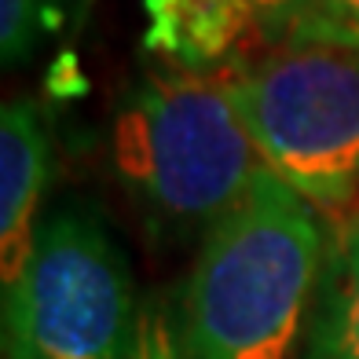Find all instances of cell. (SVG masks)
Wrapping results in <instances>:
<instances>
[{"label": "cell", "mask_w": 359, "mask_h": 359, "mask_svg": "<svg viewBox=\"0 0 359 359\" xmlns=\"http://www.w3.org/2000/svg\"><path fill=\"white\" fill-rule=\"evenodd\" d=\"M316 205L260 169L202 238L184 304V359H290L323 275Z\"/></svg>", "instance_id": "1"}, {"label": "cell", "mask_w": 359, "mask_h": 359, "mask_svg": "<svg viewBox=\"0 0 359 359\" xmlns=\"http://www.w3.org/2000/svg\"><path fill=\"white\" fill-rule=\"evenodd\" d=\"M238 67L147 77L118 110L114 165L161 227L209 231L246 198L260 172L235 100Z\"/></svg>", "instance_id": "2"}, {"label": "cell", "mask_w": 359, "mask_h": 359, "mask_svg": "<svg viewBox=\"0 0 359 359\" xmlns=\"http://www.w3.org/2000/svg\"><path fill=\"white\" fill-rule=\"evenodd\" d=\"M235 100L264 169L316 209L359 194V48L286 41L242 62Z\"/></svg>", "instance_id": "3"}, {"label": "cell", "mask_w": 359, "mask_h": 359, "mask_svg": "<svg viewBox=\"0 0 359 359\" xmlns=\"http://www.w3.org/2000/svg\"><path fill=\"white\" fill-rule=\"evenodd\" d=\"M140 312L118 242L85 205L41 224L19 283L4 290L11 359H128Z\"/></svg>", "instance_id": "4"}, {"label": "cell", "mask_w": 359, "mask_h": 359, "mask_svg": "<svg viewBox=\"0 0 359 359\" xmlns=\"http://www.w3.org/2000/svg\"><path fill=\"white\" fill-rule=\"evenodd\" d=\"M143 48L176 74L235 67L253 44L268 41L250 0H143Z\"/></svg>", "instance_id": "5"}, {"label": "cell", "mask_w": 359, "mask_h": 359, "mask_svg": "<svg viewBox=\"0 0 359 359\" xmlns=\"http://www.w3.org/2000/svg\"><path fill=\"white\" fill-rule=\"evenodd\" d=\"M48 180V128L34 100H15L0 114V271L4 290L19 283L34 253V217Z\"/></svg>", "instance_id": "6"}, {"label": "cell", "mask_w": 359, "mask_h": 359, "mask_svg": "<svg viewBox=\"0 0 359 359\" xmlns=\"http://www.w3.org/2000/svg\"><path fill=\"white\" fill-rule=\"evenodd\" d=\"M308 359H359V213L326 253Z\"/></svg>", "instance_id": "7"}, {"label": "cell", "mask_w": 359, "mask_h": 359, "mask_svg": "<svg viewBox=\"0 0 359 359\" xmlns=\"http://www.w3.org/2000/svg\"><path fill=\"white\" fill-rule=\"evenodd\" d=\"M44 0H0V55L4 62H22L37 44L41 26H55Z\"/></svg>", "instance_id": "8"}, {"label": "cell", "mask_w": 359, "mask_h": 359, "mask_svg": "<svg viewBox=\"0 0 359 359\" xmlns=\"http://www.w3.org/2000/svg\"><path fill=\"white\" fill-rule=\"evenodd\" d=\"M290 41L359 48V0H316Z\"/></svg>", "instance_id": "9"}, {"label": "cell", "mask_w": 359, "mask_h": 359, "mask_svg": "<svg viewBox=\"0 0 359 359\" xmlns=\"http://www.w3.org/2000/svg\"><path fill=\"white\" fill-rule=\"evenodd\" d=\"M128 359H184V348H180L176 330H172V316L161 301H147L140 308Z\"/></svg>", "instance_id": "10"}, {"label": "cell", "mask_w": 359, "mask_h": 359, "mask_svg": "<svg viewBox=\"0 0 359 359\" xmlns=\"http://www.w3.org/2000/svg\"><path fill=\"white\" fill-rule=\"evenodd\" d=\"M312 4L316 0H250V8L257 11L268 41H283V44L297 34V26L312 11Z\"/></svg>", "instance_id": "11"}, {"label": "cell", "mask_w": 359, "mask_h": 359, "mask_svg": "<svg viewBox=\"0 0 359 359\" xmlns=\"http://www.w3.org/2000/svg\"><path fill=\"white\" fill-rule=\"evenodd\" d=\"M77 59L74 55H62L59 62H55V70H52V81H55V92H85V81L77 77Z\"/></svg>", "instance_id": "12"}]
</instances>
